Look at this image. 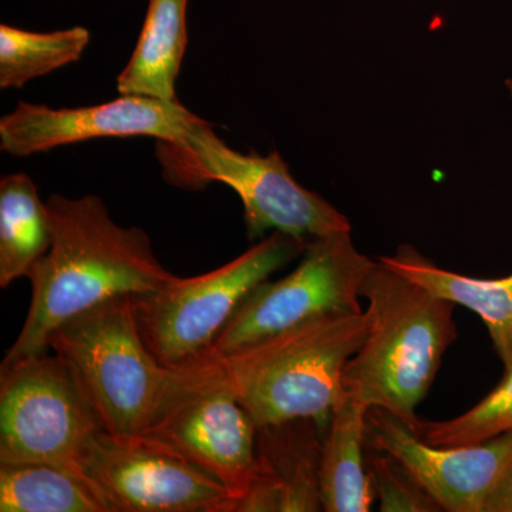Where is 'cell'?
<instances>
[{
  "mask_svg": "<svg viewBox=\"0 0 512 512\" xmlns=\"http://www.w3.org/2000/svg\"><path fill=\"white\" fill-rule=\"evenodd\" d=\"M377 261L406 276L427 291L466 306L477 313L488 330L495 353L505 369L512 366V274L504 278H474L448 271L420 254L413 245L403 244L392 255Z\"/></svg>",
  "mask_w": 512,
  "mask_h": 512,
  "instance_id": "obj_14",
  "label": "cell"
},
{
  "mask_svg": "<svg viewBox=\"0 0 512 512\" xmlns=\"http://www.w3.org/2000/svg\"><path fill=\"white\" fill-rule=\"evenodd\" d=\"M367 448L399 460L447 512H484L512 458V430L470 446H430L392 413H367Z\"/></svg>",
  "mask_w": 512,
  "mask_h": 512,
  "instance_id": "obj_12",
  "label": "cell"
},
{
  "mask_svg": "<svg viewBox=\"0 0 512 512\" xmlns=\"http://www.w3.org/2000/svg\"><path fill=\"white\" fill-rule=\"evenodd\" d=\"M188 2L148 0L136 49L117 77L121 96L178 100L175 84L188 45Z\"/></svg>",
  "mask_w": 512,
  "mask_h": 512,
  "instance_id": "obj_16",
  "label": "cell"
},
{
  "mask_svg": "<svg viewBox=\"0 0 512 512\" xmlns=\"http://www.w3.org/2000/svg\"><path fill=\"white\" fill-rule=\"evenodd\" d=\"M375 264L355 247L352 232L311 239L291 274L248 293L207 356L228 355L328 313L363 312L360 289Z\"/></svg>",
  "mask_w": 512,
  "mask_h": 512,
  "instance_id": "obj_9",
  "label": "cell"
},
{
  "mask_svg": "<svg viewBox=\"0 0 512 512\" xmlns=\"http://www.w3.org/2000/svg\"><path fill=\"white\" fill-rule=\"evenodd\" d=\"M157 158L164 180L173 187L198 191L221 183L237 192L251 241L269 231L305 241L352 232L346 215L293 178L281 154L234 150L205 120L181 140L157 141Z\"/></svg>",
  "mask_w": 512,
  "mask_h": 512,
  "instance_id": "obj_4",
  "label": "cell"
},
{
  "mask_svg": "<svg viewBox=\"0 0 512 512\" xmlns=\"http://www.w3.org/2000/svg\"><path fill=\"white\" fill-rule=\"evenodd\" d=\"M97 430L99 419L56 355L0 366V463L49 464L83 478L84 446Z\"/></svg>",
  "mask_w": 512,
  "mask_h": 512,
  "instance_id": "obj_8",
  "label": "cell"
},
{
  "mask_svg": "<svg viewBox=\"0 0 512 512\" xmlns=\"http://www.w3.org/2000/svg\"><path fill=\"white\" fill-rule=\"evenodd\" d=\"M430 446H470L512 430V366L494 390L466 413L443 421L417 420L412 429Z\"/></svg>",
  "mask_w": 512,
  "mask_h": 512,
  "instance_id": "obj_20",
  "label": "cell"
},
{
  "mask_svg": "<svg viewBox=\"0 0 512 512\" xmlns=\"http://www.w3.org/2000/svg\"><path fill=\"white\" fill-rule=\"evenodd\" d=\"M366 335L365 311L335 312L208 357L256 426L313 419L328 427L343 394V370Z\"/></svg>",
  "mask_w": 512,
  "mask_h": 512,
  "instance_id": "obj_3",
  "label": "cell"
},
{
  "mask_svg": "<svg viewBox=\"0 0 512 512\" xmlns=\"http://www.w3.org/2000/svg\"><path fill=\"white\" fill-rule=\"evenodd\" d=\"M369 450V448H367ZM367 468L373 490L383 512H439L440 504L410 474L396 458L370 450Z\"/></svg>",
  "mask_w": 512,
  "mask_h": 512,
  "instance_id": "obj_21",
  "label": "cell"
},
{
  "mask_svg": "<svg viewBox=\"0 0 512 512\" xmlns=\"http://www.w3.org/2000/svg\"><path fill=\"white\" fill-rule=\"evenodd\" d=\"M52 245L29 279L32 301L2 365L49 349L52 333L73 316L119 296L157 291L175 279L143 229L123 227L97 195L47 198Z\"/></svg>",
  "mask_w": 512,
  "mask_h": 512,
  "instance_id": "obj_1",
  "label": "cell"
},
{
  "mask_svg": "<svg viewBox=\"0 0 512 512\" xmlns=\"http://www.w3.org/2000/svg\"><path fill=\"white\" fill-rule=\"evenodd\" d=\"M202 120L180 100L121 96L94 106L53 109L19 101L0 120V150L29 157L100 138L151 137L178 141Z\"/></svg>",
  "mask_w": 512,
  "mask_h": 512,
  "instance_id": "obj_11",
  "label": "cell"
},
{
  "mask_svg": "<svg viewBox=\"0 0 512 512\" xmlns=\"http://www.w3.org/2000/svg\"><path fill=\"white\" fill-rule=\"evenodd\" d=\"M256 433L254 419L205 356L171 369L170 383L143 436L220 481L234 504L254 477Z\"/></svg>",
  "mask_w": 512,
  "mask_h": 512,
  "instance_id": "obj_7",
  "label": "cell"
},
{
  "mask_svg": "<svg viewBox=\"0 0 512 512\" xmlns=\"http://www.w3.org/2000/svg\"><path fill=\"white\" fill-rule=\"evenodd\" d=\"M326 427L296 419L258 427L254 477L229 512H318Z\"/></svg>",
  "mask_w": 512,
  "mask_h": 512,
  "instance_id": "obj_13",
  "label": "cell"
},
{
  "mask_svg": "<svg viewBox=\"0 0 512 512\" xmlns=\"http://www.w3.org/2000/svg\"><path fill=\"white\" fill-rule=\"evenodd\" d=\"M484 512H512V458L488 497Z\"/></svg>",
  "mask_w": 512,
  "mask_h": 512,
  "instance_id": "obj_22",
  "label": "cell"
},
{
  "mask_svg": "<svg viewBox=\"0 0 512 512\" xmlns=\"http://www.w3.org/2000/svg\"><path fill=\"white\" fill-rule=\"evenodd\" d=\"M372 407L342 394L322 440L320 500L326 512H367L376 495L367 468V413Z\"/></svg>",
  "mask_w": 512,
  "mask_h": 512,
  "instance_id": "obj_15",
  "label": "cell"
},
{
  "mask_svg": "<svg viewBox=\"0 0 512 512\" xmlns=\"http://www.w3.org/2000/svg\"><path fill=\"white\" fill-rule=\"evenodd\" d=\"M49 349L72 373L101 429L116 436H143L156 414L171 369L147 348L133 296H119L62 323Z\"/></svg>",
  "mask_w": 512,
  "mask_h": 512,
  "instance_id": "obj_5",
  "label": "cell"
},
{
  "mask_svg": "<svg viewBox=\"0 0 512 512\" xmlns=\"http://www.w3.org/2000/svg\"><path fill=\"white\" fill-rule=\"evenodd\" d=\"M90 43L83 26L37 33L0 25V89H20L37 77L79 62Z\"/></svg>",
  "mask_w": 512,
  "mask_h": 512,
  "instance_id": "obj_19",
  "label": "cell"
},
{
  "mask_svg": "<svg viewBox=\"0 0 512 512\" xmlns=\"http://www.w3.org/2000/svg\"><path fill=\"white\" fill-rule=\"evenodd\" d=\"M360 295L367 303V335L343 370V394L392 413L413 429L417 407L457 340V305L377 259Z\"/></svg>",
  "mask_w": 512,
  "mask_h": 512,
  "instance_id": "obj_2",
  "label": "cell"
},
{
  "mask_svg": "<svg viewBox=\"0 0 512 512\" xmlns=\"http://www.w3.org/2000/svg\"><path fill=\"white\" fill-rule=\"evenodd\" d=\"M308 242L272 232L214 271L191 278L175 276L157 291L133 296L138 329L147 348L167 369L207 356L248 293L302 256Z\"/></svg>",
  "mask_w": 512,
  "mask_h": 512,
  "instance_id": "obj_6",
  "label": "cell"
},
{
  "mask_svg": "<svg viewBox=\"0 0 512 512\" xmlns=\"http://www.w3.org/2000/svg\"><path fill=\"white\" fill-rule=\"evenodd\" d=\"M0 512H109L82 477L36 463H0Z\"/></svg>",
  "mask_w": 512,
  "mask_h": 512,
  "instance_id": "obj_18",
  "label": "cell"
},
{
  "mask_svg": "<svg viewBox=\"0 0 512 512\" xmlns=\"http://www.w3.org/2000/svg\"><path fill=\"white\" fill-rule=\"evenodd\" d=\"M505 86H507L508 93H510V97L512 100V74L511 77H508L507 83H505Z\"/></svg>",
  "mask_w": 512,
  "mask_h": 512,
  "instance_id": "obj_23",
  "label": "cell"
},
{
  "mask_svg": "<svg viewBox=\"0 0 512 512\" xmlns=\"http://www.w3.org/2000/svg\"><path fill=\"white\" fill-rule=\"evenodd\" d=\"M52 245V222L46 201L40 200L25 173L0 180V288L29 278Z\"/></svg>",
  "mask_w": 512,
  "mask_h": 512,
  "instance_id": "obj_17",
  "label": "cell"
},
{
  "mask_svg": "<svg viewBox=\"0 0 512 512\" xmlns=\"http://www.w3.org/2000/svg\"><path fill=\"white\" fill-rule=\"evenodd\" d=\"M80 468L109 512H229L234 500L220 481L146 436L97 430Z\"/></svg>",
  "mask_w": 512,
  "mask_h": 512,
  "instance_id": "obj_10",
  "label": "cell"
}]
</instances>
